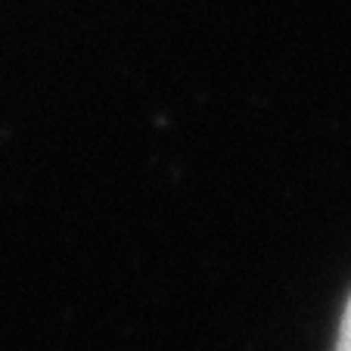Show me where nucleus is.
I'll list each match as a JSON object with an SVG mask.
<instances>
[{"label":"nucleus","mask_w":351,"mask_h":351,"mask_svg":"<svg viewBox=\"0 0 351 351\" xmlns=\"http://www.w3.org/2000/svg\"><path fill=\"white\" fill-rule=\"evenodd\" d=\"M336 351H351V298H348V305H345V314H342V326H339Z\"/></svg>","instance_id":"f257e3e1"}]
</instances>
